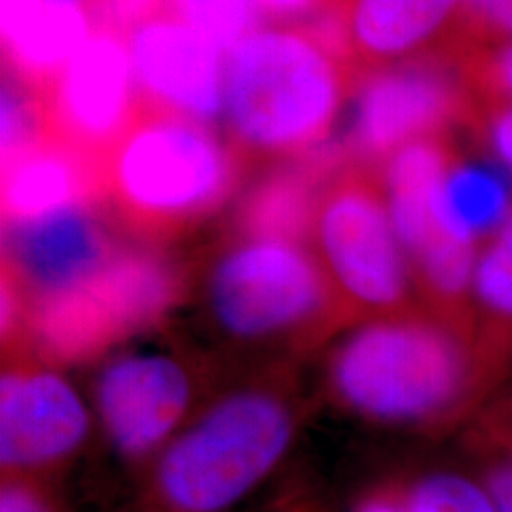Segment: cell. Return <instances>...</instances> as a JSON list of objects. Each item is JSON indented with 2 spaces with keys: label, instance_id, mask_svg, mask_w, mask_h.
<instances>
[{
  "label": "cell",
  "instance_id": "30",
  "mask_svg": "<svg viewBox=\"0 0 512 512\" xmlns=\"http://www.w3.org/2000/svg\"><path fill=\"white\" fill-rule=\"evenodd\" d=\"M486 490L494 501L495 511L512 512V456L495 463L486 476Z\"/></svg>",
  "mask_w": 512,
  "mask_h": 512
},
{
  "label": "cell",
  "instance_id": "7",
  "mask_svg": "<svg viewBox=\"0 0 512 512\" xmlns=\"http://www.w3.org/2000/svg\"><path fill=\"white\" fill-rule=\"evenodd\" d=\"M311 249L351 325L425 310L378 169L342 164L330 175L317 203Z\"/></svg>",
  "mask_w": 512,
  "mask_h": 512
},
{
  "label": "cell",
  "instance_id": "18",
  "mask_svg": "<svg viewBox=\"0 0 512 512\" xmlns=\"http://www.w3.org/2000/svg\"><path fill=\"white\" fill-rule=\"evenodd\" d=\"M465 0H348L346 35L353 65L365 69L414 59L463 12Z\"/></svg>",
  "mask_w": 512,
  "mask_h": 512
},
{
  "label": "cell",
  "instance_id": "13",
  "mask_svg": "<svg viewBox=\"0 0 512 512\" xmlns=\"http://www.w3.org/2000/svg\"><path fill=\"white\" fill-rule=\"evenodd\" d=\"M126 42L143 103L203 124L224 112L226 54L211 40L162 12Z\"/></svg>",
  "mask_w": 512,
  "mask_h": 512
},
{
  "label": "cell",
  "instance_id": "10",
  "mask_svg": "<svg viewBox=\"0 0 512 512\" xmlns=\"http://www.w3.org/2000/svg\"><path fill=\"white\" fill-rule=\"evenodd\" d=\"M44 101L52 139L99 167L141 107L126 38L93 29Z\"/></svg>",
  "mask_w": 512,
  "mask_h": 512
},
{
  "label": "cell",
  "instance_id": "11",
  "mask_svg": "<svg viewBox=\"0 0 512 512\" xmlns=\"http://www.w3.org/2000/svg\"><path fill=\"white\" fill-rule=\"evenodd\" d=\"M359 80L351 147L359 164L380 169L399 148L440 137L461 110V90L433 59L366 69Z\"/></svg>",
  "mask_w": 512,
  "mask_h": 512
},
{
  "label": "cell",
  "instance_id": "15",
  "mask_svg": "<svg viewBox=\"0 0 512 512\" xmlns=\"http://www.w3.org/2000/svg\"><path fill=\"white\" fill-rule=\"evenodd\" d=\"M6 74L44 95L92 37L90 14L61 0H2Z\"/></svg>",
  "mask_w": 512,
  "mask_h": 512
},
{
  "label": "cell",
  "instance_id": "32",
  "mask_svg": "<svg viewBox=\"0 0 512 512\" xmlns=\"http://www.w3.org/2000/svg\"><path fill=\"white\" fill-rule=\"evenodd\" d=\"M357 512H410L408 499L393 494H376L359 505Z\"/></svg>",
  "mask_w": 512,
  "mask_h": 512
},
{
  "label": "cell",
  "instance_id": "8",
  "mask_svg": "<svg viewBox=\"0 0 512 512\" xmlns=\"http://www.w3.org/2000/svg\"><path fill=\"white\" fill-rule=\"evenodd\" d=\"M454 158L442 137H431L399 148L378 171L421 306L461 336L475 338L478 247L450 236L437 211L440 183Z\"/></svg>",
  "mask_w": 512,
  "mask_h": 512
},
{
  "label": "cell",
  "instance_id": "5",
  "mask_svg": "<svg viewBox=\"0 0 512 512\" xmlns=\"http://www.w3.org/2000/svg\"><path fill=\"white\" fill-rule=\"evenodd\" d=\"M186 291L183 270L152 245H120L105 268L69 293L23 311L2 355L27 351L78 365L154 327Z\"/></svg>",
  "mask_w": 512,
  "mask_h": 512
},
{
  "label": "cell",
  "instance_id": "22",
  "mask_svg": "<svg viewBox=\"0 0 512 512\" xmlns=\"http://www.w3.org/2000/svg\"><path fill=\"white\" fill-rule=\"evenodd\" d=\"M52 139L44 95L4 74L2 84V164Z\"/></svg>",
  "mask_w": 512,
  "mask_h": 512
},
{
  "label": "cell",
  "instance_id": "9",
  "mask_svg": "<svg viewBox=\"0 0 512 512\" xmlns=\"http://www.w3.org/2000/svg\"><path fill=\"white\" fill-rule=\"evenodd\" d=\"M99 205H73L38 219L2 224V327L40 302L92 279L120 249Z\"/></svg>",
  "mask_w": 512,
  "mask_h": 512
},
{
  "label": "cell",
  "instance_id": "24",
  "mask_svg": "<svg viewBox=\"0 0 512 512\" xmlns=\"http://www.w3.org/2000/svg\"><path fill=\"white\" fill-rule=\"evenodd\" d=\"M167 10V0H92L88 14L93 21V29H103L128 37L129 33Z\"/></svg>",
  "mask_w": 512,
  "mask_h": 512
},
{
  "label": "cell",
  "instance_id": "17",
  "mask_svg": "<svg viewBox=\"0 0 512 512\" xmlns=\"http://www.w3.org/2000/svg\"><path fill=\"white\" fill-rule=\"evenodd\" d=\"M342 165L340 154L294 158L262 177L236 209V238L279 239L311 245L319 196Z\"/></svg>",
  "mask_w": 512,
  "mask_h": 512
},
{
  "label": "cell",
  "instance_id": "28",
  "mask_svg": "<svg viewBox=\"0 0 512 512\" xmlns=\"http://www.w3.org/2000/svg\"><path fill=\"white\" fill-rule=\"evenodd\" d=\"M488 141L497 165L512 177V101L503 109L495 110L488 126Z\"/></svg>",
  "mask_w": 512,
  "mask_h": 512
},
{
  "label": "cell",
  "instance_id": "27",
  "mask_svg": "<svg viewBox=\"0 0 512 512\" xmlns=\"http://www.w3.org/2000/svg\"><path fill=\"white\" fill-rule=\"evenodd\" d=\"M482 33L512 40V0H465L463 12Z\"/></svg>",
  "mask_w": 512,
  "mask_h": 512
},
{
  "label": "cell",
  "instance_id": "25",
  "mask_svg": "<svg viewBox=\"0 0 512 512\" xmlns=\"http://www.w3.org/2000/svg\"><path fill=\"white\" fill-rule=\"evenodd\" d=\"M476 437L495 448L512 450V385L484 406L476 418Z\"/></svg>",
  "mask_w": 512,
  "mask_h": 512
},
{
  "label": "cell",
  "instance_id": "16",
  "mask_svg": "<svg viewBox=\"0 0 512 512\" xmlns=\"http://www.w3.org/2000/svg\"><path fill=\"white\" fill-rule=\"evenodd\" d=\"M99 203L97 164L55 139L2 164V224Z\"/></svg>",
  "mask_w": 512,
  "mask_h": 512
},
{
  "label": "cell",
  "instance_id": "12",
  "mask_svg": "<svg viewBox=\"0 0 512 512\" xmlns=\"http://www.w3.org/2000/svg\"><path fill=\"white\" fill-rule=\"evenodd\" d=\"M55 366L31 353L2 355L0 459L4 475L50 469L88 435V414Z\"/></svg>",
  "mask_w": 512,
  "mask_h": 512
},
{
  "label": "cell",
  "instance_id": "14",
  "mask_svg": "<svg viewBox=\"0 0 512 512\" xmlns=\"http://www.w3.org/2000/svg\"><path fill=\"white\" fill-rule=\"evenodd\" d=\"M192 393L194 380L181 361L128 355L101 372L95 401L112 444L128 458H143L183 421Z\"/></svg>",
  "mask_w": 512,
  "mask_h": 512
},
{
  "label": "cell",
  "instance_id": "21",
  "mask_svg": "<svg viewBox=\"0 0 512 512\" xmlns=\"http://www.w3.org/2000/svg\"><path fill=\"white\" fill-rule=\"evenodd\" d=\"M165 12L190 25L224 54L260 29L258 14H262L253 0H167Z\"/></svg>",
  "mask_w": 512,
  "mask_h": 512
},
{
  "label": "cell",
  "instance_id": "2",
  "mask_svg": "<svg viewBox=\"0 0 512 512\" xmlns=\"http://www.w3.org/2000/svg\"><path fill=\"white\" fill-rule=\"evenodd\" d=\"M245 156L203 122L141 107L99 160L101 203L131 236L158 247L219 211L241 181Z\"/></svg>",
  "mask_w": 512,
  "mask_h": 512
},
{
  "label": "cell",
  "instance_id": "19",
  "mask_svg": "<svg viewBox=\"0 0 512 512\" xmlns=\"http://www.w3.org/2000/svg\"><path fill=\"white\" fill-rule=\"evenodd\" d=\"M511 175L501 165L463 162L446 169L437 211L450 236L480 249L512 215Z\"/></svg>",
  "mask_w": 512,
  "mask_h": 512
},
{
  "label": "cell",
  "instance_id": "31",
  "mask_svg": "<svg viewBox=\"0 0 512 512\" xmlns=\"http://www.w3.org/2000/svg\"><path fill=\"white\" fill-rule=\"evenodd\" d=\"M490 76L495 88L512 101V40L497 50L490 65Z\"/></svg>",
  "mask_w": 512,
  "mask_h": 512
},
{
  "label": "cell",
  "instance_id": "26",
  "mask_svg": "<svg viewBox=\"0 0 512 512\" xmlns=\"http://www.w3.org/2000/svg\"><path fill=\"white\" fill-rule=\"evenodd\" d=\"M253 2L262 14H268L281 21H293L294 25L296 21H302L306 25H300V27H310L332 12L346 8L348 0H253Z\"/></svg>",
  "mask_w": 512,
  "mask_h": 512
},
{
  "label": "cell",
  "instance_id": "6",
  "mask_svg": "<svg viewBox=\"0 0 512 512\" xmlns=\"http://www.w3.org/2000/svg\"><path fill=\"white\" fill-rule=\"evenodd\" d=\"M207 300L224 334L296 351L351 325L311 245L241 239L220 255Z\"/></svg>",
  "mask_w": 512,
  "mask_h": 512
},
{
  "label": "cell",
  "instance_id": "4",
  "mask_svg": "<svg viewBox=\"0 0 512 512\" xmlns=\"http://www.w3.org/2000/svg\"><path fill=\"white\" fill-rule=\"evenodd\" d=\"M300 416L296 387L283 374L222 397L165 450L156 499L169 512L224 511L274 469Z\"/></svg>",
  "mask_w": 512,
  "mask_h": 512
},
{
  "label": "cell",
  "instance_id": "3",
  "mask_svg": "<svg viewBox=\"0 0 512 512\" xmlns=\"http://www.w3.org/2000/svg\"><path fill=\"white\" fill-rule=\"evenodd\" d=\"M353 65L306 27L256 29L226 54L224 118L249 158H296L334 126Z\"/></svg>",
  "mask_w": 512,
  "mask_h": 512
},
{
  "label": "cell",
  "instance_id": "33",
  "mask_svg": "<svg viewBox=\"0 0 512 512\" xmlns=\"http://www.w3.org/2000/svg\"><path fill=\"white\" fill-rule=\"evenodd\" d=\"M511 456H512V450H511Z\"/></svg>",
  "mask_w": 512,
  "mask_h": 512
},
{
  "label": "cell",
  "instance_id": "23",
  "mask_svg": "<svg viewBox=\"0 0 512 512\" xmlns=\"http://www.w3.org/2000/svg\"><path fill=\"white\" fill-rule=\"evenodd\" d=\"M410 512H497L486 486L454 473L425 476L408 495Z\"/></svg>",
  "mask_w": 512,
  "mask_h": 512
},
{
  "label": "cell",
  "instance_id": "20",
  "mask_svg": "<svg viewBox=\"0 0 512 512\" xmlns=\"http://www.w3.org/2000/svg\"><path fill=\"white\" fill-rule=\"evenodd\" d=\"M473 298L476 349L499 382L512 363V215L478 249Z\"/></svg>",
  "mask_w": 512,
  "mask_h": 512
},
{
  "label": "cell",
  "instance_id": "1",
  "mask_svg": "<svg viewBox=\"0 0 512 512\" xmlns=\"http://www.w3.org/2000/svg\"><path fill=\"white\" fill-rule=\"evenodd\" d=\"M495 384L475 344L427 310L361 323L329 363L336 401L385 425H448Z\"/></svg>",
  "mask_w": 512,
  "mask_h": 512
},
{
  "label": "cell",
  "instance_id": "29",
  "mask_svg": "<svg viewBox=\"0 0 512 512\" xmlns=\"http://www.w3.org/2000/svg\"><path fill=\"white\" fill-rule=\"evenodd\" d=\"M0 512H52L38 494L37 488L23 482V478H10L0 497Z\"/></svg>",
  "mask_w": 512,
  "mask_h": 512
}]
</instances>
